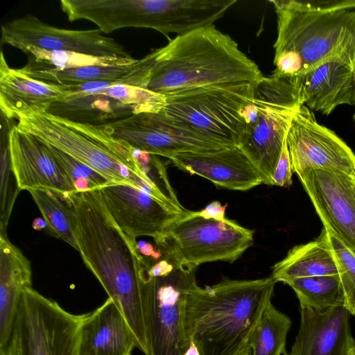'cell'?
<instances>
[{
  "instance_id": "cell-1",
  "label": "cell",
  "mask_w": 355,
  "mask_h": 355,
  "mask_svg": "<svg viewBox=\"0 0 355 355\" xmlns=\"http://www.w3.org/2000/svg\"><path fill=\"white\" fill-rule=\"evenodd\" d=\"M82 259L119 308L144 355H153L143 303L146 259L113 220L99 189L66 196Z\"/></svg>"
},
{
  "instance_id": "cell-2",
  "label": "cell",
  "mask_w": 355,
  "mask_h": 355,
  "mask_svg": "<svg viewBox=\"0 0 355 355\" xmlns=\"http://www.w3.org/2000/svg\"><path fill=\"white\" fill-rule=\"evenodd\" d=\"M143 60L145 89L164 96L200 87L255 83L264 76L236 42L214 26L178 35Z\"/></svg>"
},
{
  "instance_id": "cell-3",
  "label": "cell",
  "mask_w": 355,
  "mask_h": 355,
  "mask_svg": "<svg viewBox=\"0 0 355 355\" xmlns=\"http://www.w3.org/2000/svg\"><path fill=\"white\" fill-rule=\"evenodd\" d=\"M276 283L270 276L223 279L205 288L192 286L184 308L188 343L192 341L200 355H241L250 348L251 336L271 302Z\"/></svg>"
},
{
  "instance_id": "cell-4",
  "label": "cell",
  "mask_w": 355,
  "mask_h": 355,
  "mask_svg": "<svg viewBox=\"0 0 355 355\" xmlns=\"http://www.w3.org/2000/svg\"><path fill=\"white\" fill-rule=\"evenodd\" d=\"M277 17L273 73L293 78L334 60L355 64V12L270 1Z\"/></svg>"
},
{
  "instance_id": "cell-5",
  "label": "cell",
  "mask_w": 355,
  "mask_h": 355,
  "mask_svg": "<svg viewBox=\"0 0 355 355\" xmlns=\"http://www.w3.org/2000/svg\"><path fill=\"white\" fill-rule=\"evenodd\" d=\"M16 120L14 127L17 130L59 148L112 183L131 184L168 205L143 173L135 149L101 127L38 111L19 114Z\"/></svg>"
},
{
  "instance_id": "cell-6",
  "label": "cell",
  "mask_w": 355,
  "mask_h": 355,
  "mask_svg": "<svg viewBox=\"0 0 355 355\" xmlns=\"http://www.w3.org/2000/svg\"><path fill=\"white\" fill-rule=\"evenodd\" d=\"M303 105L291 78L263 76L243 110L244 131L238 147L263 179L273 186V175L293 118Z\"/></svg>"
},
{
  "instance_id": "cell-7",
  "label": "cell",
  "mask_w": 355,
  "mask_h": 355,
  "mask_svg": "<svg viewBox=\"0 0 355 355\" xmlns=\"http://www.w3.org/2000/svg\"><path fill=\"white\" fill-rule=\"evenodd\" d=\"M257 83L200 87L164 96L159 113L225 146H238L245 128L243 110Z\"/></svg>"
},
{
  "instance_id": "cell-8",
  "label": "cell",
  "mask_w": 355,
  "mask_h": 355,
  "mask_svg": "<svg viewBox=\"0 0 355 355\" xmlns=\"http://www.w3.org/2000/svg\"><path fill=\"white\" fill-rule=\"evenodd\" d=\"M85 315L71 313L32 287L26 288L0 355H79Z\"/></svg>"
},
{
  "instance_id": "cell-9",
  "label": "cell",
  "mask_w": 355,
  "mask_h": 355,
  "mask_svg": "<svg viewBox=\"0 0 355 355\" xmlns=\"http://www.w3.org/2000/svg\"><path fill=\"white\" fill-rule=\"evenodd\" d=\"M254 233L227 218H205L187 211L155 241L163 257L196 268L207 262H234L253 243Z\"/></svg>"
},
{
  "instance_id": "cell-10",
  "label": "cell",
  "mask_w": 355,
  "mask_h": 355,
  "mask_svg": "<svg viewBox=\"0 0 355 355\" xmlns=\"http://www.w3.org/2000/svg\"><path fill=\"white\" fill-rule=\"evenodd\" d=\"M195 273L196 268L163 257L157 275L148 274L145 266L142 296L153 355H184L188 349L184 308L187 291L196 284Z\"/></svg>"
},
{
  "instance_id": "cell-11",
  "label": "cell",
  "mask_w": 355,
  "mask_h": 355,
  "mask_svg": "<svg viewBox=\"0 0 355 355\" xmlns=\"http://www.w3.org/2000/svg\"><path fill=\"white\" fill-rule=\"evenodd\" d=\"M99 127L136 150L168 159L181 153L212 152L229 148L159 112L135 114Z\"/></svg>"
},
{
  "instance_id": "cell-12",
  "label": "cell",
  "mask_w": 355,
  "mask_h": 355,
  "mask_svg": "<svg viewBox=\"0 0 355 355\" xmlns=\"http://www.w3.org/2000/svg\"><path fill=\"white\" fill-rule=\"evenodd\" d=\"M1 44L21 51L28 46L47 51H64L98 57L132 58L124 46L99 29L68 30L49 25L26 15L1 26Z\"/></svg>"
},
{
  "instance_id": "cell-13",
  "label": "cell",
  "mask_w": 355,
  "mask_h": 355,
  "mask_svg": "<svg viewBox=\"0 0 355 355\" xmlns=\"http://www.w3.org/2000/svg\"><path fill=\"white\" fill-rule=\"evenodd\" d=\"M293 172L321 169L355 178V154L334 132L318 123L302 105L295 112L286 137Z\"/></svg>"
},
{
  "instance_id": "cell-14",
  "label": "cell",
  "mask_w": 355,
  "mask_h": 355,
  "mask_svg": "<svg viewBox=\"0 0 355 355\" xmlns=\"http://www.w3.org/2000/svg\"><path fill=\"white\" fill-rule=\"evenodd\" d=\"M297 175L323 227L355 254V178L321 169Z\"/></svg>"
},
{
  "instance_id": "cell-15",
  "label": "cell",
  "mask_w": 355,
  "mask_h": 355,
  "mask_svg": "<svg viewBox=\"0 0 355 355\" xmlns=\"http://www.w3.org/2000/svg\"><path fill=\"white\" fill-rule=\"evenodd\" d=\"M99 189L113 220L136 246L139 236L157 240L182 215L164 201L129 184L111 183Z\"/></svg>"
},
{
  "instance_id": "cell-16",
  "label": "cell",
  "mask_w": 355,
  "mask_h": 355,
  "mask_svg": "<svg viewBox=\"0 0 355 355\" xmlns=\"http://www.w3.org/2000/svg\"><path fill=\"white\" fill-rule=\"evenodd\" d=\"M8 146L12 170L20 191L47 188L65 196L77 191L44 141L12 125L8 131Z\"/></svg>"
},
{
  "instance_id": "cell-17",
  "label": "cell",
  "mask_w": 355,
  "mask_h": 355,
  "mask_svg": "<svg viewBox=\"0 0 355 355\" xmlns=\"http://www.w3.org/2000/svg\"><path fill=\"white\" fill-rule=\"evenodd\" d=\"M354 346L350 313L344 306L300 308V328L287 355H351Z\"/></svg>"
},
{
  "instance_id": "cell-18",
  "label": "cell",
  "mask_w": 355,
  "mask_h": 355,
  "mask_svg": "<svg viewBox=\"0 0 355 355\" xmlns=\"http://www.w3.org/2000/svg\"><path fill=\"white\" fill-rule=\"evenodd\" d=\"M170 159L180 169L227 189L247 191L263 183L258 171L238 146L212 152L181 153Z\"/></svg>"
},
{
  "instance_id": "cell-19",
  "label": "cell",
  "mask_w": 355,
  "mask_h": 355,
  "mask_svg": "<svg viewBox=\"0 0 355 355\" xmlns=\"http://www.w3.org/2000/svg\"><path fill=\"white\" fill-rule=\"evenodd\" d=\"M291 78L311 110L329 115L339 105L355 106L354 69L344 61L330 60Z\"/></svg>"
},
{
  "instance_id": "cell-20",
  "label": "cell",
  "mask_w": 355,
  "mask_h": 355,
  "mask_svg": "<svg viewBox=\"0 0 355 355\" xmlns=\"http://www.w3.org/2000/svg\"><path fill=\"white\" fill-rule=\"evenodd\" d=\"M135 348L136 338L111 298L86 313L80 327L79 355H132Z\"/></svg>"
},
{
  "instance_id": "cell-21",
  "label": "cell",
  "mask_w": 355,
  "mask_h": 355,
  "mask_svg": "<svg viewBox=\"0 0 355 355\" xmlns=\"http://www.w3.org/2000/svg\"><path fill=\"white\" fill-rule=\"evenodd\" d=\"M71 93L60 85L33 79L8 64L0 54V109L7 121L31 111L46 112L54 102Z\"/></svg>"
},
{
  "instance_id": "cell-22",
  "label": "cell",
  "mask_w": 355,
  "mask_h": 355,
  "mask_svg": "<svg viewBox=\"0 0 355 355\" xmlns=\"http://www.w3.org/2000/svg\"><path fill=\"white\" fill-rule=\"evenodd\" d=\"M32 275L29 260L0 235V347L8 339L24 289L32 287Z\"/></svg>"
},
{
  "instance_id": "cell-23",
  "label": "cell",
  "mask_w": 355,
  "mask_h": 355,
  "mask_svg": "<svg viewBox=\"0 0 355 355\" xmlns=\"http://www.w3.org/2000/svg\"><path fill=\"white\" fill-rule=\"evenodd\" d=\"M46 112L75 123L97 126L139 114L136 108L105 94L72 92L52 103Z\"/></svg>"
},
{
  "instance_id": "cell-24",
  "label": "cell",
  "mask_w": 355,
  "mask_h": 355,
  "mask_svg": "<svg viewBox=\"0 0 355 355\" xmlns=\"http://www.w3.org/2000/svg\"><path fill=\"white\" fill-rule=\"evenodd\" d=\"M338 275L329 242V232L323 227L320 236L306 244L295 245L272 267L271 277L277 282L303 277Z\"/></svg>"
},
{
  "instance_id": "cell-25",
  "label": "cell",
  "mask_w": 355,
  "mask_h": 355,
  "mask_svg": "<svg viewBox=\"0 0 355 355\" xmlns=\"http://www.w3.org/2000/svg\"><path fill=\"white\" fill-rule=\"evenodd\" d=\"M134 64L117 66L92 65L58 70L28 62L20 70L32 78L48 84L74 85L96 80H119L130 72Z\"/></svg>"
},
{
  "instance_id": "cell-26",
  "label": "cell",
  "mask_w": 355,
  "mask_h": 355,
  "mask_svg": "<svg viewBox=\"0 0 355 355\" xmlns=\"http://www.w3.org/2000/svg\"><path fill=\"white\" fill-rule=\"evenodd\" d=\"M51 231L78 250L73 225V210L65 196L47 188L28 190Z\"/></svg>"
},
{
  "instance_id": "cell-27",
  "label": "cell",
  "mask_w": 355,
  "mask_h": 355,
  "mask_svg": "<svg viewBox=\"0 0 355 355\" xmlns=\"http://www.w3.org/2000/svg\"><path fill=\"white\" fill-rule=\"evenodd\" d=\"M291 326L290 318L270 302L251 336L252 355H287L285 346Z\"/></svg>"
},
{
  "instance_id": "cell-28",
  "label": "cell",
  "mask_w": 355,
  "mask_h": 355,
  "mask_svg": "<svg viewBox=\"0 0 355 355\" xmlns=\"http://www.w3.org/2000/svg\"><path fill=\"white\" fill-rule=\"evenodd\" d=\"M286 284L295 291L300 308L324 310L345 304L338 275L297 278Z\"/></svg>"
},
{
  "instance_id": "cell-29",
  "label": "cell",
  "mask_w": 355,
  "mask_h": 355,
  "mask_svg": "<svg viewBox=\"0 0 355 355\" xmlns=\"http://www.w3.org/2000/svg\"><path fill=\"white\" fill-rule=\"evenodd\" d=\"M22 51L28 55V62L58 70L92 65H130L137 60L133 58L98 57L72 51H47L33 46H26Z\"/></svg>"
},
{
  "instance_id": "cell-30",
  "label": "cell",
  "mask_w": 355,
  "mask_h": 355,
  "mask_svg": "<svg viewBox=\"0 0 355 355\" xmlns=\"http://www.w3.org/2000/svg\"><path fill=\"white\" fill-rule=\"evenodd\" d=\"M135 153L143 173L164 200L178 213H185L187 210L178 200L169 182L165 165L159 156L136 149Z\"/></svg>"
},
{
  "instance_id": "cell-31",
  "label": "cell",
  "mask_w": 355,
  "mask_h": 355,
  "mask_svg": "<svg viewBox=\"0 0 355 355\" xmlns=\"http://www.w3.org/2000/svg\"><path fill=\"white\" fill-rule=\"evenodd\" d=\"M47 144L64 173L74 184L77 191H86L99 189L112 183L107 178L87 165L80 162L59 148L51 144Z\"/></svg>"
},
{
  "instance_id": "cell-32",
  "label": "cell",
  "mask_w": 355,
  "mask_h": 355,
  "mask_svg": "<svg viewBox=\"0 0 355 355\" xmlns=\"http://www.w3.org/2000/svg\"><path fill=\"white\" fill-rule=\"evenodd\" d=\"M0 187V235L7 236L6 230L10 216L17 193L20 191L12 170L8 146V132L5 139L1 136Z\"/></svg>"
},
{
  "instance_id": "cell-33",
  "label": "cell",
  "mask_w": 355,
  "mask_h": 355,
  "mask_svg": "<svg viewBox=\"0 0 355 355\" xmlns=\"http://www.w3.org/2000/svg\"><path fill=\"white\" fill-rule=\"evenodd\" d=\"M329 242L344 293V306L355 315V254L329 233Z\"/></svg>"
},
{
  "instance_id": "cell-34",
  "label": "cell",
  "mask_w": 355,
  "mask_h": 355,
  "mask_svg": "<svg viewBox=\"0 0 355 355\" xmlns=\"http://www.w3.org/2000/svg\"><path fill=\"white\" fill-rule=\"evenodd\" d=\"M98 94L117 99L136 108L139 113H158L164 103V96L128 85H114Z\"/></svg>"
},
{
  "instance_id": "cell-35",
  "label": "cell",
  "mask_w": 355,
  "mask_h": 355,
  "mask_svg": "<svg viewBox=\"0 0 355 355\" xmlns=\"http://www.w3.org/2000/svg\"><path fill=\"white\" fill-rule=\"evenodd\" d=\"M293 169L286 139L273 175V186L288 187L292 184Z\"/></svg>"
},
{
  "instance_id": "cell-36",
  "label": "cell",
  "mask_w": 355,
  "mask_h": 355,
  "mask_svg": "<svg viewBox=\"0 0 355 355\" xmlns=\"http://www.w3.org/2000/svg\"><path fill=\"white\" fill-rule=\"evenodd\" d=\"M227 205H221L218 201L211 202L203 209L199 211V214L205 218H214L216 220H223L225 218V209Z\"/></svg>"
},
{
  "instance_id": "cell-37",
  "label": "cell",
  "mask_w": 355,
  "mask_h": 355,
  "mask_svg": "<svg viewBox=\"0 0 355 355\" xmlns=\"http://www.w3.org/2000/svg\"><path fill=\"white\" fill-rule=\"evenodd\" d=\"M241 355H252L251 349H248L245 352H243Z\"/></svg>"
},
{
  "instance_id": "cell-38",
  "label": "cell",
  "mask_w": 355,
  "mask_h": 355,
  "mask_svg": "<svg viewBox=\"0 0 355 355\" xmlns=\"http://www.w3.org/2000/svg\"><path fill=\"white\" fill-rule=\"evenodd\" d=\"M351 355H355V346L354 347V348L352 350Z\"/></svg>"
},
{
  "instance_id": "cell-39",
  "label": "cell",
  "mask_w": 355,
  "mask_h": 355,
  "mask_svg": "<svg viewBox=\"0 0 355 355\" xmlns=\"http://www.w3.org/2000/svg\"><path fill=\"white\" fill-rule=\"evenodd\" d=\"M354 72H355V64H354ZM354 119H355V112H354Z\"/></svg>"
}]
</instances>
